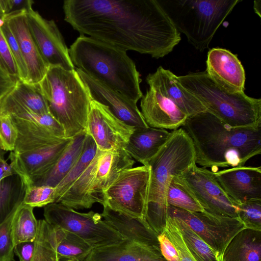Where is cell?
<instances>
[{
    "instance_id": "1",
    "label": "cell",
    "mask_w": 261,
    "mask_h": 261,
    "mask_svg": "<svg viewBox=\"0 0 261 261\" xmlns=\"http://www.w3.org/2000/svg\"><path fill=\"white\" fill-rule=\"evenodd\" d=\"M64 20L87 35L123 50L163 58L180 34L157 0H66Z\"/></svg>"
},
{
    "instance_id": "2",
    "label": "cell",
    "mask_w": 261,
    "mask_h": 261,
    "mask_svg": "<svg viewBox=\"0 0 261 261\" xmlns=\"http://www.w3.org/2000/svg\"><path fill=\"white\" fill-rule=\"evenodd\" d=\"M181 127L193 142L196 164L213 172L243 166L261 153V127H230L207 111L188 117Z\"/></svg>"
},
{
    "instance_id": "3",
    "label": "cell",
    "mask_w": 261,
    "mask_h": 261,
    "mask_svg": "<svg viewBox=\"0 0 261 261\" xmlns=\"http://www.w3.org/2000/svg\"><path fill=\"white\" fill-rule=\"evenodd\" d=\"M75 68L137 103L143 93L141 79L126 51L81 35L69 48Z\"/></svg>"
},
{
    "instance_id": "4",
    "label": "cell",
    "mask_w": 261,
    "mask_h": 261,
    "mask_svg": "<svg viewBox=\"0 0 261 261\" xmlns=\"http://www.w3.org/2000/svg\"><path fill=\"white\" fill-rule=\"evenodd\" d=\"M193 142L180 127L170 135L156 155L149 162L150 169L145 219L159 235L165 229L167 217L166 193L172 177L196 164Z\"/></svg>"
},
{
    "instance_id": "5",
    "label": "cell",
    "mask_w": 261,
    "mask_h": 261,
    "mask_svg": "<svg viewBox=\"0 0 261 261\" xmlns=\"http://www.w3.org/2000/svg\"><path fill=\"white\" fill-rule=\"evenodd\" d=\"M36 85L47 102L49 114L63 126L65 138L86 132L92 100L75 69L49 66Z\"/></svg>"
},
{
    "instance_id": "6",
    "label": "cell",
    "mask_w": 261,
    "mask_h": 261,
    "mask_svg": "<svg viewBox=\"0 0 261 261\" xmlns=\"http://www.w3.org/2000/svg\"><path fill=\"white\" fill-rule=\"evenodd\" d=\"M181 86L209 112L232 128L261 127V99L244 92L231 93L214 82L205 71L177 76Z\"/></svg>"
},
{
    "instance_id": "7",
    "label": "cell",
    "mask_w": 261,
    "mask_h": 261,
    "mask_svg": "<svg viewBox=\"0 0 261 261\" xmlns=\"http://www.w3.org/2000/svg\"><path fill=\"white\" fill-rule=\"evenodd\" d=\"M175 27L201 51L240 0H157Z\"/></svg>"
},
{
    "instance_id": "8",
    "label": "cell",
    "mask_w": 261,
    "mask_h": 261,
    "mask_svg": "<svg viewBox=\"0 0 261 261\" xmlns=\"http://www.w3.org/2000/svg\"><path fill=\"white\" fill-rule=\"evenodd\" d=\"M135 160L124 149L96 153L82 174L57 202L79 210L103 204V195L123 170L133 167Z\"/></svg>"
},
{
    "instance_id": "9",
    "label": "cell",
    "mask_w": 261,
    "mask_h": 261,
    "mask_svg": "<svg viewBox=\"0 0 261 261\" xmlns=\"http://www.w3.org/2000/svg\"><path fill=\"white\" fill-rule=\"evenodd\" d=\"M45 220L52 227L79 236L93 249L114 244L125 239L104 220L101 214L80 213L61 203L54 202L44 208Z\"/></svg>"
},
{
    "instance_id": "10",
    "label": "cell",
    "mask_w": 261,
    "mask_h": 261,
    "mask_svg": "<svg viewBox=\"0 0 261 261\" xmlns=\"http://www.w3.org/2000/svg\"><path fill=\"white\" fill-rule=\"evenodd\" d=\"M150 176L148 165L123 170L104 192L102 206L130 217L145 219Z\"/></svg>"
},
{
    "instance_id": "11",
    "label": "cell",
    "mask_w": 261,
    "mask_h": 261,
    "mask_svg": "<svg viewBox=\"0 0 261 261\" xmlns=\"http://www.w3.org/2000/svg\"><path fill=\"white\" fill-rule=\"evenodd\" d=\"M175 177L204 212L238 218L237 204L226 194L211 170L195 164Z\"/></svg>"
},
{
    "instance_id": "12",
    "label": "cell",
    "mask_w": 261,
    "mask_h": 261,
    "mask_svg": "<svg viewBox=\"0 0 261 261\" xmlns=\"http://www.w3.org/2000/svg\"><path fill=\"white\" fill-rule=\"evenodd\" d=\"M167 215L183 221L219 256L231 239L245 226L239 218L221 216L206 212H191L168 205Z\"/></svg>"
},
{
    "instance_id": "13",
    "label": "cell",
    "mask_w": 261,
    "mask_h": 261,
    "mask_svg": "<svg viewBox=\"0 0 261 261\" xmlns=\"http://www.w3.org/2000/svg\"><path fill=\"white\" fill-rule=\"evenodd\" d=\"M25 14L31 34L48 67L74 69L69 49L55 22L43 18L33 8L26 11Z\"/></svg>"
},
{
    "instance_id": "14",
    "label": "cell",
    "mask_w": 261,
    "mask_h": 261,
    "mask_svg": "<svg viewBox=\"0 0 261 261\" xmlns=\"http://www.w3.org/2000/svg\"><path fill=\"white\" fill-rule=\"evenodd\" d=\"M134 130L133 127L115 117L107 107L91 101L86 132L92 138L98 149H124Z\"/></svg>"
},
{
    "instance_id": "15",
    "label": "cell",
    "mask_w": 261,
    "mask_h": 261,
    "mask_svg": "<svg viewBox=\"0 0 261 261\" xmlns=\"http://www.w3.org/2000/svg\"><path fill=\"white\" fill-rule=\"evenodd\" d=\"M75 69L88 88L92 100L107 107L115 117L135 129L149 127L137 103Z\"/></svg>"
},
{
    "instance_id": "16",
    "label": "cell",
    "mask_w": 261,
    "mask_h": 261,
    "mask_svg": "<svg viewBox=\"0 0 261 261\" xmlns=\"http://www.w3.org/2000/svg\"><path fill=\"white\" fill-rule=\"evenodd\" d=\"M71 140L64 138L56 143L21 153L10 151V164L27 186H30L50 169Z\"/></svg>"
},
{
    "instance_id": "17",
    "label": "cell",
    "mask_w": 261,
    "mask_h": 261,
    "mask_svg": "<svg viewBox=\"0 0 261 261\" xmlns=\"http://www.w3.org/2000/svg\"><path fill=\"white\" fill-rule=\"evenodd\" d=\"M229 197L237 204L261 200V167H231L214 172Z\"/></svg>"
},
{
    "instance_id": "18",
    "label": "cell",
    "mask_w": 261,
    "mask_h": 261,
    "mask_svg": "<svg viewBox=\"0 0 261 261\" xmlns=\"http://www.w3.org/2000/svg\"><path fill=\"white\" fill-rule=\"evenodd\" d=\"M205 70L219 86L231 93L244 92L245 72L236 55L222 48L207 53Z\"/></svg>"
},
{
    "instance_id": "19",
    "label": "cell",
    "mask_w": 261,
    "mask_h": 261,
    "mask_svg": "<svg viewBox=\"0 0 261 261\" xmlns=\"http://www.w3.org/2000/svg\"><path fill=\"white\" fill-rule=\"evenodd\" d=\"M26 11L10 13L5 16L19 45L28 72V83L37 84L45 76L48 66L42 58L31 34L26 20Z\"/></svg>"
},
{
    "instance_id": "20",
    "label": "cell",
    "mask_w": 261,
    "mask_h": 261,
    "mask_svg": "<svg viewBox=\"0 0 261 261\" xmlns=\"http://www.w3.org/2000/svg\"><path fill=\"white\" fill-rule=\"evenodd\" d=\"M140 107L143 118L150 127L176 130L182 126L188 117L175 103L151 86L141 98Z\"/></svg>"
},
{
    "instance_id": "21",
    "label": "cell",
    "mask_w": 261,
    "mask_h": 261,
    "mask_svg": "<svg viewBox=\"0 0 261 261\" xmlns=\"http://www.w3.org/2000/svg\"><path fill=\"white\" fill-rule=\"evenodd\" d=\"M177 76L162 66L149 74L146 81L175 103L188 117L207 111L205 107L179 83Z\"/></svg>"
},
{
    "instance_id": "22",
    "label": "cell",
    "mask_w": 261,
    "mask_h": 261,
    "mask_svg": "<svg viewBox=\"0 0 261 261\" xmlns=\"http://www.w3.org/2000/svg\"><path fill=\"white\" fill-rule=\"evenodd\" d=\"M84 261H166L158 247L124 239L93 249Z\"/></svg>"
},
{
    "instance_id": "23",
    "label": "cell",
    "mask_w": 261,
    "mask_h": 261,
    "mask_svg": "<svg viewBox=\"0 0 261 261\" xmlns=\"http://www.w3.org/2000/svg\"><path fill=\"white\" fill-rule=\"evenodd\" d=\"M104 220L125 239L143 245L160 248L158 234L145 219L133 218L103 206Z\"/></svg>"
},
{
    "instance_id": "24",
    "label": "cell",
    "mask_w": 261,
    "mask_h": 261,
    "mask_svg": "<svg viewBox=\"0 0 261 261\" xmlns=\"http://www.w3.org/2000/svg\"><path fill=\"white\" fill-rule=\"evenodd\" d=\"M171 132L148 127L135 129L124 148L135 161L148 165L168 140Z\"/></svg>"
},
{
    "instance_id": "25",
    "label": "cell",
    "mask_w": 261,
    "mask_h": 261,
    "mask_svg": "<svg viewBox=\"0 0 261 261\" xmlns=\"http://www.w3.org/2000/svg\"><path fill=\"white\" fill-rule=\"evenodd\" d=\"M9 116L17 132L15 148L13 151L15 153H21L53 144L64 139L58 138L38 123Z\"/></svg>"
},
{
    "instance_id": "26",
    "label": "cell",
    "mask_w": 261,
    "mask_h": 261,
    "mask_svg": "<svg viewBox=\"0 0 261 261\" xmlns=\"http://www.w3.org/2000/svg\"><path fill=\"white\" fill-rule=\"evenodd\" d=\"M86 132L72 137L54 165L31 186H47L56 188L69 173L81 155Z\"/></svg>"
},
{
    "instance_id": "27",
    "label": "cell",
    "mask_w": 261,
    "mask_h": 261,
    "mask_svg": "<svg viewBox=\"0 0 261 261\" xmlns=\"http://www.w3.org/2000/svg\"><path fill=\"white\" fill-rule=\"evenodd\" d=\"M223 261H261V231L244 228L229 242Z\"/></svg>"
},
{
    "instance_id": "28",
    "label": "cell",
    "mask_w": 261,
    "mask_h": 261,
    "mask_svg": "<svg viewBox=\"0 0 261 261\" xmlns=\"http://www.w3.org/2000/svg\"><path fill=\"white\" fill-rule=\"evenodd\" d=\"M0 113L38 123L60 139L65 138L63 126L49 113L37 114L13 98L9 93L0 100Z\"/></svg>"
},
{
    "instance_id": "29",
    "label": "cell",
    "mask_w": 261,
    "mask_h": 261,
    "mask_svg": "<svg viewBox=\"0 0 261 261\" xmlns=\"http://www.w3.org/2000/svg\"><path fill=\"white\" fill-rule=\"evenodd\" d=\"M27 187L22 178L17 173L0 182V225L23 203Z\"/></svg>"
},
{
    "instance_id": "30",
    "label": "cell",
    "mask_w": 261,
    "mask_h": 261,
    "mask_svg": "<svg viewBox=\"0 0 261 261\" xmlns=\"http://www.w3.org/2000/svg\"><path fill=\"white\" fill-rule=\"evenodd\" d=\"M53 228L59 261H84L93 249L76 234L59 228Z\"/></svg>"
},
{
    "instance_id": "31",
    "label": "cell",
    "mask_w": 261,
    "mask_h": 261,
    "mask_svg": "<svg viewBox=\"0 0 261 261\" xmlns=\"http://www.w3.org/2000/svg\"><path fill=\"white\" fill-rule=\"evenodd\" d=\"M97 148L92 138L86 133L82 152L65 177L55 188V202L68 190L95 156Z\"/></svg>"
},
{
    "instance_id": "32",
    "label": "cell",
    "mask_w": 261,
    "mask_h": 261,
    "mask_svg": "<svg viewBox=\"0 0 261 261\" xmlns=\"http://www.w3.org/2000/svg\"><path fill=\"white\" fill-rule=\"evenodd\" d=\"M33 208L23 203L17 211L12 227L14 245L22 242L35 240L38 229V220L35 217Z\"/></svg>"
},
{
    "instance_id": "33",
    "label": "cell",
    "mask_w": 261,
    "mask_h": 261,
    "mask_svg": "<svg viewBox=\"0 0 261 261\" xmlns=\"http://www.w3.org/2000/svg\"><path fill=\"white\" fill-rule=\"evenodd\" d=\"M9 94L37 114L49 113L47 102L36 84L25 83L18 80Z\"/></svg>"
},
{
    "instance_id": "34",
    "label": "cell",
    "mask_w": 261,
    "mask_h": 261,
    "mask_svg": "<svg viewBox=\"0 0 261 261\" xmlns=\"http://www.w3.org/2000/svg\"><path fill=\"white\" fill-rule=\"evenodd\" d=\"M172 218L178 227L186 243L198 261L219 260L222 255L219 256L183 221L175 217Z\"/></svg>"
},
{
    "instance_id": "35",
    "label": "cell",
    "mask_w": 261,
    "mask_h": 261,
    "mask_svg": "<svg viewBox=\"0 0 261 261\" xmlns=\"http://www.w3.org/2000/svg\"><path fill=\"white\" fill-rule=\"evenodd\" d=\"M31 261H59L55 250L53 228L45 220H38L35 252Z\"/></svg>"
},
{
    "instance_id": "36",
    "label": "cell",
    "mask_w": 261,
    "mask_h": 261,
    "mask_svg": "<svg viewBox=\"0 0 261 261\" xmlns=\"http://www.w3.org/2000/svg\"><path fill=\"white\" fill-rule=\"evenodd\" d=\"M175 176L172 177L168 187L166 193L167 205L191 212H204L201 205L179 182Z\"/></svg>"
},
{
    "instance_id": "37",
    "label": "cell",
    "mask_w": 261,
    "mask_h": 261,
    "mask_svg": "<svg viewBox=\"0 0 261 261\" xmlns=\"http://www.w3.org/2000/svg\"><path fill=\"white\" fill-rule=\"evenodd\" d=\"M164 231L177 251L180 261H198L186 243L174 219L168 215Z\"/></svg>"
},
{
    "instance_id": "38",
    "label": "cell",
    "mask_w": 261,
    "mask_h": 261,
    "mask_svg": "<svg viewBox=\"0 0 261 261\" xmlns=\"http://www.w3.org/2000/svg\"><path fill=\"white\" fill-rule=\"evenodd\" d=\"M238 218L245 228L261 231V200L237 204Z\"/></svg>"
},
{
    "instance_id": "39",
    "label": "cell",
    "mask_w": 261,
    "mask_h": 261,
    "mask_svg": "<svg viewBox=\"0 0 261 261\" xmlns=\"http://www.w3.org/2000/svg\"><path fill=\"white\" fill-rule=\"evenodd\" d=\"M55 202V188L47 186H27L23 204L32 207H44Z\"/></svg>"
},
{
    "instance_id": "40",
    "label": "cell",
    "mask_w": 261,
    "mask_h": 261,
    "mask_svg": "<svg viewBox=\"0 0 261 261\" xmlns=\"http://www.w3.org/2000/svg\"><path fill=\"white\" fill-rule=\"evenodd\" d=\"M1 30L16 64L19 80L28 83L29 75L25 61L17 42L6 21Z\"/></svg>"
},
{
    "instance_id": "41",
    "label": "cell",
    "mask_w": 261,
    "mask_h": 261,
    "mask_svg": "<svg viewBox=\"0 0 261 261\" xmlns=\"http://www.w3.org/2000/svg\"><path fill=\"white\" fill-rule=\"evenodd\" d=\"M17 211L0 225V261H14L15 245L12 227Z\"/></svg>"
},
{
    "instance_id": "42",
    "label": "cell",
    "mask_w": 261,
    "mask_h": 261,
    "mask_svg": "<svg viewBox=\"0 0 261 261\" xmlns=\"http://www.w3.org/2000/svg\"><path fill=\"white\" fill-rule=\"evenodd\" d=\"M17 137V130L9 115L0 113V141L2 149L13 151Z\"/></svg>"
},
{
    "instance_id": "43",
    "label": "cell",
    "mask_w": 261,
    "mask_h": 261,
    "mask_svg": "<svg viewBox=\"0 0 261 261\" xmlns=\"http://www.w3.org/2000/svg\"><path fill=\"white\" fill-rule=\"evenodd\" d=\"M0 60L6 71L13 78L19 80L16 64L1 29H0Z\"/></svg>"
},
{
    "instance_id": "44",
    "label": "cell",
    "mask_w": 261,
    "mask_h": 261,
    "mask_svg": "<svg viewBox=\"0 0 261 261\" xmlns=\"http://www.w3.org/2000/svg\"><path fill=\"white\" fill-rule=\"evenodd\" d=\"M158 239L161 254L166 261H180L177 251L164 231L158 235Z\"/></svg>"
},
{
    "instance_id": "45",
    "label": "cell",
    "mask_w": 261,
    "mask_h": 261,
    "mask_svg": "<svg viewBox=\"0 0 261 261\" xmlns=\"http://www.w3.org/2000/svg\"><path fill=\"white\" fill-rule=\"evenodd\" d=\"M35 249V240L19 243L14 246V253L19 261H31Z\"/></svg>"
},
{
    "instance_id": "46",
    "label": "cell",
    "mask_w": 261,
    "mask_h": 261,
    "mask_svg": "<svg viewBox=\"0 0 261 261\" xmlns=\"http://www.w3.org/2000/svg\"><path fill=\"white\" fill-rule=\"evenodd\" d=\"M17 80L0 67V100L13 89Z\"/></svg>"
},
{
    "instance_id": "47",
    "label": "cell",
    "mask_w": 261,
    "mask_h": 261,
    "mask_svg": "<svg viewBox=\"0 0 261 261\" xmlns=\"http://www.w3.org/2000/svg\"><path fill=\"white\" fill-rule=\"evenodd\" d=\"M8 14L19 11H27L33 8L32 0H7Z\"/></svg>"
},
{
    "instance_id": "48",
    "label": "cell",
    "mask_w": 261,
    "mask_h": 261,
    "mask_svg": "<svg viewBox=\"0 0 261 261\" xmlns=\"http://www.w3.org/2000/svg\"><path fill=\"white\" fill-rule=\"evenodd\" d=\"M16 174L12 165L8 164L2 157L0 159V182L5 178Z\"/></svg>"
},
{
    "instance_id": "49",
    "label": "cell",
    "mask_w": 261,
    "mask_h": 261,
    "mask_svg": "<svg viewBox=\"0 0 261 261\" xmlns=\"http://www.w3.org/2000/svg\"><path fill=\"white\" fill-rule=\"evenodd\" d=\"M261 1H255L254 2V10L255 12L258 14L259 17H261L260 14V8H261Z\"/></svg>"
},
{
    "instance_id": "50",
    "label": "cell",
    "mask_w": 261,
    "mask_h": 261,
    "mask_svg": "<svg viewBox=\"0 0 261 261\" xmlns=\"http://www.w3.org/2000/svg\"><path fill=\"white\" fill-rule=\"evenodd\" d=\"M5 22V20L4 19L0 18V29L3 26Z\"/></svg>"
},
{
    "instance_id": "51",
    "label": "cell",
    "mask_w": 261,
    "mask_h": 261,
    "mask_svg": "<svg viewBox=\"0 0 261 261\" xmlns=\"http://www.w3.org/2000/svg\"><path fill=\"white\" fill-rule=\"evenodd\" d=\"M2 150H3L2 149V144H1V141H0V159L3 157V152H2Z\"/></svg>"
},
{
    "instance_id": "52",
    "label": "cell",
    "mask_w": 261,
    "mask_h": 261,
    "mask_svg": "<svg viewBox=\"0 0 261 261\" xmlns=\"http://www.w3.org/2000/svg\"><path fill=\"white\" fill-rule=\"evenodd\" d=\"M0 67L2 68L3 69H4L5 71H6L3 67V65L1 62V60H0Z\"/></svg>"
},
{
    "instance_id": "53",
    "label": "cell",
    "mask_w": 261,
    "mask_h": 261,
    "mask_svg": "<svg viewBox=\"0 0 261 261\" xmlns=\"http://www.w3.org/2000/svg\"><path fill=\"white\" fill-rule=\"evenodd\" d=\"M219 261H223V260L222 259V255L220 257Z\"/></svg>"
}]
</instances>
